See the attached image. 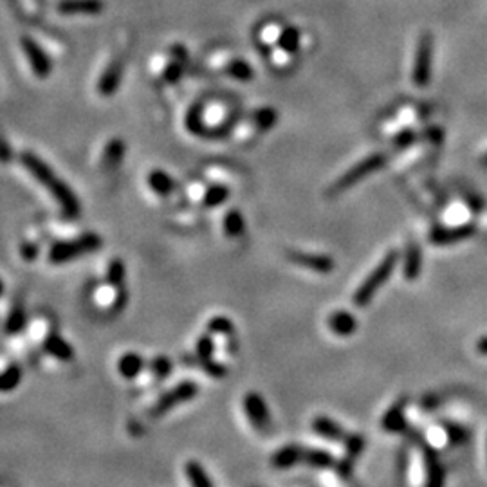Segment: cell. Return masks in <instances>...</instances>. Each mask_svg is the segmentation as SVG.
Instances as JSON below:
<instances>
[{"instance_id":"obj_1","label":"cell","mask_w":487,"mask_h":487,"mask_svg":"<svg viewBox=\"0 0 487 487\" xmlns=\"http://www.w3.org/2000/svg\"><path fill=\"white\" fill-rule=\"evenodd\" d=\"M20 161L22 164H24V168L27 170L44 188L49 190V193L56 199V202L60 204V208H62L63 215H66L67 218L78 217L80 211H82L78 197L74 195L73 190L51 170L49 164L44 163L38 156H35L33 152H24L20 156Z\"/></svg>"},{"instance_id":"obj_2","label":"cell","mask_w":487,"mask_h":487,"mask_svg":"<svg viewBox=\"0 0 487 487\" xmlns=\"http://www.w3.org/2000/svg\"><path fill=\"white\" fill-rule=\"evenodd\" d=\"M101 237L96 233H85L82 237L74 238V240L56 242L49 249V262L56 264V266L73 262L76 258L98 251L101 247Z\"/></svg>"},{"instance_id":"obj_3","label":"cell","mask_w":487,"mask_h":487,"mask_svg":"<svg viewBox=\"0 0 487 487\" xmlns=\"http://www.w3.org/2000/svg\"><path fill=\"white\" fill-rule=\"evenodd\" d=\"M397 260H399L397 251H390V253L383 258L381 262H379V266L370 273L369 278L361 283L359 289L354 292V298H352V302L356 303L357 307H364V305H369V303L372 302L376 292L385 285L386 280H388L390 275L393 273V269H395V266H397Z\"/></svg>"},{"instance_id":"obj_4","label":"cell","mask_w":487,"mask_h":487,"mask_svg":"<svg viewBox=\"0 0 487 487\" xmlns=\"http://www.w3.org/2000/svg\"><path fill=\"white\" fill-rule=\"evenodd\" d=\"M197 392H199V388H197L195 383H192V381L180 383V385H177L175 388L170 390L168 393H164L163 397L156 402V406L152 408L150 415L152 417H161V415L168 414L170 409L175 408V406L183 405V402L192 401V399L197 395Z\"/></svg>"},{"instance_id":"obj_5","label":"cell","mask_w":487,"mask_h":487,"mask_svg":"<svg viewBox=\"0 0 487 487\" xmlns=\"http://www.w3.org/2000/svg\"><path fill=\"white\" fill-rule=\"evenodd\" d=\"M22 49H24L29 66H31V69H33V73L37 74L38 78H47L51 70H53V62L44 53L40 45L33 38H24L22 40Z\"/></svg>"},{"instance_id":"obj_6","label":"cell","mask_w":487,"mask_h":487,"mask_svg":"<svg viewBox=\"0 0 487 487\" xmlns=\"http://www.w3.org/2000/svg\"><path fill=\"white\" fill-rule=\"evenodd\" d=\"M244 409H246L247 419L251 421L253 428H257L258 431L269 430V424H271L269 408H267L266 401H264L258 393H254V392L247 393L246 399H244Z\"/></svg>"},{"instance_id":"obj_7","label":"cell","mask_w":487,"mask_h":487,"mask_svg":"<svg viewBox=\"0 0 487 487\" xmlns=\"http://www.w3.org/2000/svg\"><path fill=\"white\" fill-rule=\"evenodd\" d=\"M383 163H385V157L383 156H372V157H369V159L361 161L359 164H356L352 170H348V172L345 173L340 180H338V185L334 186V192H343V190L350 188L352 185L359 183L364 175L376 172Z\"/></svg>"},{"instance_id":"obj_8","label":"cell","mask_w":487,"mask_h":487,"mask_svg":"<svg viewBox=\"0 0 487 487\" xmlns=\"http://www.w3.org/2000/svg\"><path fill=\"white\" fill-rule=\"evenodd\" d=\"M431 70V38L430 35H424L419 44L417 56H415V69H414V82L415 85L424 87L430 82Z\"/></svg>"},{"instance_id":"obj_9","label":"cell","mask_w":487,"mask_h":487,"mask_svg":"<svg viewBox=\"0 0 487 487\" xmlns=\"http://www.w3.org/2000/svg\"><path fill=\"white\" fill-rule=\"evenodd\" d=\"M287 258L292 264H298V266L314 271V273H319V275H328L334 269V260L331 257H323V254L295 253V251H291V253L287 254Z\"/></svg>"},{"instance_id":"obj_10","label":"cell","mask_w":487,"mask_h":487,"mask_svg":"<svg viewBox=\"0 0 487 487\" xmlns=\"http://www.w3.org/2000/svg\"><path fill=\"white\" fill-rule=\"evenodd\" d=\"M58 11L63 15H98L103 11L101 0H62Z\"/></svg>"},{"instance_id":"obj_11","label":"cell","mask_w":487,"mask_h":487,"mask_svg":"<svg viewBox=\"0 0 487 487\" xmlns=\"http://www.w3.org/2000/svg\"><path fill=\"white\" fill-rule=\"evenodd\" d=\"M44 350L58 361H66L67 363V361L74 359V348L70 347V343H67L62 336H58L54 332L45 336Z\"/></svg>"},{"instance_id":"obj_12","label":"cell","mask_w":487,"mask_h":487,"mask_svg":"<svg viewBox=\"0 0 487 487\" xmlns=\"http://www.w3.org/2000/svg\"><path fill=\"white\" fill-rule=\"evenodd\" d=\"M363 448H364L363 435L356 433V435L347 437V457H345V459L340 462V466H338V473H340L341 476H348L350 473H352L354 462H356V459L359 457L361 451H363Z\"/></svg>"},{"instance_id":"obj_13","label":"cell","mask_w":487,"mask_h":487,"mask_svg":"<svg viewBox=\"0 0 487 487\" xmlns=\"http://www.w3.org/2000/svg\"><path fill=\"white\" fill-rule=\"evenodd\" d=\"M328 328L336 336H350L357 328V319L347 311H336L328 318Z\"/></svg>"},{"instance_id":"obj_14","label":"cell","mask_w":487,"mask_h":487,"mask_svg":"<svg viewBox=\"0 0 487 487\" xmlns=\"http://www.w3.org/2000/svg\"><path fill=\"white\" fill-rule=\"evenodd\" d=\"M473 233V228L471 226H459V228H438L431 233V242L433 244H440V246H446V244H453V242H459L467 238Z\"/></svg>"},{"instance_id":"obj_15","label":"cell","mask_w":487,"mask_h":487,"mask_svg":"<svg viewBox=\"0 0 487 487\" xmlns=\"http://www.w3.org/2000/svg\"><path fill=\"white\" fill-rule=\"evenodd\" d=\"M144 366V359L135 352H127L119 357L118 361V372L125 377V379H134L141 374Z\"/></svg>"},{"instance_id":"obj_16","label":"cell","mask_w":487,"mask_h":487,"mask_svg":"<svg viewBox=\"0 0 487 487\" xmlns=\"http://www.w3.org/2000/svg\"><path fill=\"white\" fill-rule=\"evenodd\" d=\"M121 73H123V67H121V63L119 62H114L109 66V69L103 73L101 80H99V92H101L103 96H112L114 94V90L118 89L119 82H121Z\"/></svg>"},{"instance_id":"obj_17","label":"cell","mask_w":487,"mask_h":487,"mask_svg":"<svg viewBox=\"0 0 487 487\" xmlns=\"http://www.w3.org/2000/svg\"><path fill=\"white\" fill-rule=\"evenodd\" d=\"M312 430L318 435H321V437L331 438V440H343V438L347 437L343 428H341L336 421H332V419L328 417L314 419V422H312Z\"/></svg>"},{"instance_id":"obj_18","label":"cell","mask_w":487,"mask_h":487,"mask_svg":"<svg viewBox=\"0 0 487 487\" xmlns=\"http://www.w3.org/2000/svg\"><path fill=\"white\" fill-rule=\"evenodd\" d=\"M22 377H24V372H22L20 364H8V366L0 372V393H9L13 392V390H17L18 385L22 383Z\"/></svg>"},{"instance_id":"obj_19","label":"cell","mask_w":487,"mask_h":487,"mask_svg":"<svg viewBox=\"0 0 487 487\" xmlns=\"http://www.w3.org/2000/svg\"><path fill=\"white\" fill-rule=\"evenodd\" d=\"M303 453H305V451L300 450L298 446L282 448V450H278L273 455V466L278 467V469H289V467L295 466L296 462L303 460Z\"/></svg>"},{"instance_id":"obj_20","label":"cell","mask_w":487,"mask_h":487,"mask_svg":"<svg viewBox=\"0 0 487 487\" xmlns=\"http://www.w3.org/2000/svg\"><path fill=\"white\" fill-rule=\"evenodd\" d=\"M383 428H385L386 431H392V433H395V431H402L405 430L406 426V421H405V401L399 402V405L392 406V408L386 412V415L383 417L381 421Z\"/></svg>"},{"instance_id":"obj_21","label":"cell","mask_w":487,"mask_h":487,"mask_svg":"<svg viewBox=\"0 0 487 487\" xmlns=\"http://www.w3.org/2000/svg\"><path fill=\"white\" fill-rule=\"evenodd\" d=\"M25 325H27V316H25L24 307H22V305H15V307L11 309V312H9L8 318H6V334H9V336L20 334L25 328Z\"/></svg>"},{"instance_id":"obj_22","label":"cell","mask_w":487,"mask_h":487,"mask_svg":"<svg viewBox=\"0 0 487 487\" xmlns=\"http://www.w3.org/2000/svg\"><path fill=\"white\" fill-rule=\"evenodd\" d=\"M422 266V257L421 249H419L415 244H409L408 251H406V260H405V276L408 280H415L421 273Z\"/></svg>"},{"instance_id":"obj_23","label":"cell","mask_w":487,"mask_h":487,"mask_svg":"<svg viewBox=\"0 0 487 487\" xmlns=\"http://www.w3.org/2000/svg\"><path fill=\"white\" fill-rule=\"evenodd\" d=\"M125 276H127L125 264L121 260H112L106 267V283L116 287V289H121V287H125Z\"/></svg>"},{"instance_id":"obj_24","label":"cell","mask_w":487,"mask_h":487,"mask_svg":"<svg viewBox=\"0 0 487 487\" xmlns=\"http://www.w3.org/2000/svg\"><path fill=\"white\" fill-rule=\"evenodd\" d=\"M426 487H444L443 464L435 459V455L428 453V483Z\"/></svg>"},{"instance_id":"obj_25","label":"cell","mask_w":487,"mask_h":487,"mask_svg":"<svg viewBox=\"0 0 487 487\" xmlns=\"http://www.w3.org/2000/svg\"><path fill=\"white\" fill-rule=\"evenodd\" d=\"M123 156H125V144L119 140L111 141V143L106 144L103 164H105L106 168H116V166L119 164V161L123 159Z\"/></svg>"},{"instance_id":"obj_26","label":"cell","mask_w":487,"mask_h":487,"mask_svg":"<svg viewBox=\"0 0 487 487\" xmlns=\"http://www.w3.org/2000/svg\"><path fill=\"white\" fill-rule=\"evenodd\" d=\"M186 475H188L192 487H213L211 480L199 462L186 464Z\"/></svg>"},{"instance_id":"obj_27","label":"cell","mask_w":487,"mask_h":487,"mask_svg":"<svg viewBox=\"0 0 487 487\" xmlns=\"http://www.w3.org/2000/svg\"><path fill=\"white\" fill-rule=\"evenodd\" d=\"M303 460L312 467H318V469H325V467H331L334 464V459L328 451L323 450H311L303 453Z\"/></svg>"},{"instance_id":"obj_28","label":"cell","mask_w":487,"mask_h":487,"mask_svg":"<svg viewBox=\"0 0 487 487\" xmlns=\"http://www.w3.org/2000/svg\"><path fill=\"white\" fill-rule=\"evenodd\" d=\"M148 183H150L152 188L156 190L157 193H161V195H168V193L172 192V188H173V180L163 172L152 173V175L148 177Z\"/></svg>"},{"instance_id":"obj_29","label":"cell","mask_w":487,"mask_h":487,"mask_svg":"<svg viewBox=\"0 0 487 487\" xmlns=\"http://www.w3.org/2000/svg\"><path fill=\"white\" fill-rule=\"evenodd\" d=\"M298 44H300L298 31H296V29H283L282 37H280V45H282V49L287 51L289 54H292L298 51Z\"/></svg>"},{"instance_id":"obj_30","label":"cell","mask_w":487,"mask_h":487,"mask_svg":"<svg viewBox=\"0 0 487 487\" xmlns=\"http://www.w3.org/2000/svg\"><path fill=\"white\" fill-rule=\"evenodd\" d=\"M224 228L226 233L230 237H238L244 231V221H242V215L238 211H231L228 213V217L224 221Z\"/></svg>"},{"instance_id":"obj_31","label":"cell","mask_w":487,"mask_h":487,"mask_svg":"<svg viewBox=\"0 0 487 487\" xmlns=\"http://www.w3.org/2000/svg\"><path fill=\"white\" fill-rule=\"evenodd\" d=\"M152 372H154V376H156L157 379L168 377L170 372H172V363H170L168 357H164V356L154 357V361H152Z\"/></svg>"},{"instance_id":"obj_32","label":"cell","mask_w":487,"mask_h":487,"mask_svg":"<svg viewBox=\"0 0 487 487\" xmlns=\"http://www.w3.org/2000/svg\"><path fill=\"white\" fill-rule=\"evenodd\" d=\"M208 332H211V334H231L233 332V323L228 318L217 316V318H213L208 323Z\"/></svg>"},{"instance_id":"obj_33","label":"cell","mask_w":487,"mask_h":487,"mask_svg":"<svg viewBox=\"0 0 487 487\" xmlns=\"http://www.w3.org/2000/svg\"><path fill=\"white\" fill-rule=\"evenodd\" d=\"M228 199V190L221 188V186H215V188H209L204 195V204L206 206H218L221 202H224Z\"/></svg>"},{"instance_id":"obj_34","label":"cell","mask_w":487,"mask_h":487,"mask_svg":"<svg viewBox=\"0 0 487 487\" xmlns=\"http://www.w3.org/2000/svg\"><path fill=\"white\" fill-rule=\"evenodd\" d=\"M282 31H283V29L280 27L278 24H267L266 27L262 29V33H260V38H262V42H266V44L273 45V44H276V42H280V37H282Z\"/></svg>"},{"instance_id":"obj_35","label":"cell","mask_w":487,"mask_h":487,"mask_svg":"<svg viewBox=\"0 0 487 487\" xmlns=\"http://www.w3.org/2000/svg\"><path fill=\"white\" fill-rule=\"evenodd\" d=\"M213 350H215V345H213L211 336H202L201 340L197 341V356H199V359H211Z\"/></svg>"},{"instance_id":"obj_36","label":"cell","mask_w":487,"mask_h":487,"mask_svg":"<svg viewBox=\"0 0 487 487\" xmlns=\"http://www.w3.org/2000/svg\"><path fill=\"white\" fill-rule=\"evenodd\" d=\"M228 73L233 76V78H237V80H249L251 78V69H249V66H247L246 62H231L230 66H228Z\"/></svg>"},{"instance_id":"obj_37","label":"cell","mask_w":487,"mask_h":487,"mask_svg":"<svg viewBox=\"0 0 487 487\" xmlns=\"http://www.w3.org/2000/svg\"><path fill=\"white\" fill-rule=\"evenodd\" d=\"M197 363L201 364L202 370L206 374H209L211 377H224L226 376V366H222L221 363H213L211 359H197Z\"/></svg>"},{"instance_id":"obj_38","label":"cell","mask_w":487,"mask_h":487,"mask_svg":"<svg viewBox=\"0 0 487 487\" xmlns=\"http://www.w3.org/2000/svg\"><path fill=\"white\" fill-rule=\"evenodd\" d=\"M254 119H257V125L260 128H271L273 127V123H275L276 114L271 111V109H264V111L257 112Z\"/></svg>"},{"instance_id":"obj_39","label":"cell","mask_w":487,"mask_h":487,"mask_svg":"<svg viewBox=\"0 0 487 487\" xmlns=\"http://www.w3.org/2000/svg\"><path fill=\"white\" fill-rule=\"evenodd\" d=\"M38 253H40V247L35 242H24L20 246V257L24 258L25 262H33L37 260Z\"/></svg>"},{"instance_id":"obj_40","label":"cell","mask_w":487,"mask_h":487,"mask_svg":"<svg viewBox=\"0 0 487 487\" xmlns=\"http://www.w3.org/2000/svg\"><path fill=\"white\" fill-rule=\"evenodd\" d=\"M222 118H224V109H221V106H213V109L206 111L204 121L209 119V123H218V121H222Z\"/></svg>"},{"instance_id":"obj_41","label":"cell","mask_w":487,"mask_h":487,"mask_svg":"<svg viewBox=\"0 0 487 487\" xmlns=\"http://www.w3.org/2000/svg\"><path fill=\"white\" fill-rule=\"evenodd\" d=\"M127 291H125V287H121V289H118V296L114 298V303H112V309H114L116 312L123 311L125 305H127Z\"/></svg>"},{"instance_id":"obj_42","label":"cell","mask_w":487,"mask_h":487,"mask_svg":"<svg viewBox=\"0 0 487 487\" xmlns=\"http://www.w3.org/2000/svg\"><path fill=\"white\" fill-rule=\"evenodd\" d=\"M13 159V150L4 137H0V163H8Z\"/></svg>"},{"instance_id":"obj_43","label":"cell","mask_w":487,"mask_h":487,"mask_svg":"<svg viewBox=\"0 0 487 487\" xmlns=\"http://www.w3.org/2000/svg\"><path fill=\"white\" fill-rule=\"evenodd\" d=\"M180 73H183V66H180V63H172V66L166 69L164 76H166V80H170V82H175V80L179 78Z\"/></svg>"},{"instance_id":"obj_44","label":"cell","mask_w":487,"mask_h":487,"mask_svg":"<svg viewBox=\"0 0 487 487\" xmlns=\"http://www.w3.org/2000/svg\"><path fill=\"white\" fill-rule=\"evenodd\" d=\"M448 431H450L451 443H464V440H466V431L460 430V428H453V426H450Z\"/></svg>"},{"instance_id":"obj_45","label":"cell","mask_w":487,"mask_h":487,"mask_svg":"<svg viewBox=\"0 0 487 487\" xmlns=\"http://www.w3.org/2000/svg\"><path fill=\"white\" fill-rule=\"evenodd\" d=\"M399 137H401V140H395V143L401 144V147L402 144H408L414 141V134H412V132H405V134H401Z\"/></svg>"},{"instance_id":"obj_46","label":"cell","mask_w":487,"mask_h":487,"mask_svg":"<svg viewBox=\"0 0 487 487\" xmlns=\"http://www.w3.org/2000/svg\"><path fill=\"white\" fill-rule=\"evenodd\" d=\"M476 350H479L482 356H487V338H482V340H479V343H476Z\"/></svg>"},{"instance_id":"obj_47","label":"cell","mask_w":487,"mask_h":487,"mask_svg":"<svg viewBox=\"0 0 487 487\" xmlns=\"http://www.w3.org/2000/svg\"><path fill=\"white\" fill-rule=\"evenodd\" d=\"M4 295V282H2V278H0V296Z\"/></svg>"},{"instance_id":"obj_48","label":"cell","mask_w":487,"mask_h":487,"mask_svg":"<svg viewBox=\"0 0 487 487\" xmlns=\"http://www.w3.org/2000/svg\"><path fill=\"white\" fill-rule=\"evenodd\" d=\"M483 163H486V164H487V156H486V159H483Z\"/></svg>"}]
</instances>
